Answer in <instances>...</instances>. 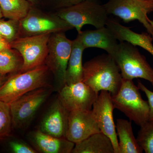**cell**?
I'll return each mask as SVG.
<instances>
[{
    "label": "cell",
    "mask_w": 153,
    "mask_h": 153,
    "mask_svg": "<svg viewBox=\"0 0 153 153\" xmlns=\"http://www.w3.org/2000/svg\"><path fill=\"white\" fill-rule=\"evenodd\" d=\"M2 17H3L2 13L0 7V19H1Z\"/></svg>",
    "instance_id": "33"
},
{
    "label": "cell",
    "mask_w": 153,
    "mask_h": 153,
    "mask_svg": "<svg viewBox=\"0 0 153 153\" xmlns=\"http://www.w3.org/2000/svg\"><path fill=\"white\" fill-rule=\"evenodd\" d=\"M103 6L108 14L119 17L125 23L138 20L149 34L151 26L148 15L153 12L151 0H108Z\"/></svg>",
    "instance_id": "9"
},
{
    "label": "cell",
    "mask_w": 153,
    "mask_h": 153,
    "mask_svg": "<svg viewBox=\"0 0 153 153\" xmlns=\"http://www.w3.org/2000/svg\"><path fill=\"white\" fill-rule=\"evenodd\" d=\"M72 44V41L66 37L64 32L51 34L48 41V53L44 64L54 74L60 89L66 84V69Z\"/></svg>",
    "instance_id": "7"
},
{
    "label": "cell",
    "mask_w": 153,
    "mask_h": 153,
    "mask_svg": "<svg viewBox=\"0 0 153 153\" xmlns=\"http://www.w3.org/2000/svg\"><path fill=\"white\" fill-rule=\"evenodd\" d=\"M100 92L91 110L100 131L110 139L114 153H118V140L113 118L115 108L111 94L107 91H101Z\"/></svg>",
    "instance_id": "12"
},
{
    "label": "cell",
    "mask_w": 153,
    "mask_h": 153,
    "mask_svg": "<svg viewBox=\"0 0 153 153\" xmlns=\"http://www.w3.org/2000/svg\"><path fill=\"white\" fill-rule=\"evenodd\" d=\"M116 129L119 137L118 153L143 152L134 135L131 121L118 119Z\"/></svg>",
    "instance_id": "18"
},
{
    "label": "cell",
    "mask_w": 153,
    "mask_h": 153,
    "mask_svg": "<svg viewBox=\"0 0 153 153\" xmlns=\"http://www.w3.org/2000/svg\"><path fill=\"white\" fill-rule=\"evenodd\" d=\"M5 41L4 40V38L2 37V36H1V35H0V41Z\"/></svg>",
    "instance_id": "34"
},
{
    "label": "cell",
    "mask_w": 153,
    "mask_h": 153,
    "mask_svg": "<svg viewBox=\"0 0 153 153\" xmlns=\"http://www.w3.org/2000/svg\"><path fill=\"white\" fill-rule=\"evenodd\" d=\"M23 63L22 56L18 51H14L12 48L0 52V74L4 75L19 71Z\"/></svg>",
    "instance_id": "21"
},
{
    "label": "cell",
    "mask_w": 153,
    "mask_h": 153,
    "mask_svg": "<svg viewBox=\"0 0 153 153\" xmlns=\"http://www.w3.org/2000/svg\"><path fill=\"white\" fill-rule=\"evenodd\" d=\"M13 127L10 105L0 100V140L10 136Z\"/></svg>",
    "instance_id": "23"
},
{
    "label": "cell",
    "mask_w": 153,
    "mask_h": 153,
    "mask_svg": "<svg viewBox=\"0 0 153 153\" xmlns=\"http://www.w3.org/2000/svg\"><path fill=\"white\" fill-rule=\"evenodd\" d=\"M71 153H115L110 139L101 132L75 144Z\"/></svg>",
    "instance_id": "17"
},
{
    "label": "cell",
    "mask_w": 153,
    "mask_h": 153,
    "mask_svg": "<svg viewBox=\"0 0 153 153\" xmlns=\"http://www.w3.org/2000/svg\"><path fill=\"white\" fill-rule=\"evenodd\" d=\"M27 1L31 3V4L32 5H33L34 4H36V3H37L38 0H27Z\"/></svg>",
    "instance_id": "31"
},
{
    "label": "cell",
    "mask_w": 153,
    "mask_h": 153,
    "mask_svg": "<svg viewBox=\"0 0 153 153\" xmlns=\"http://www.w3.org/2000/svg\"><path fill=\"white\" fill-rule=\"evenodd\" d=\"M32 5L27 0H0L3 17L20 21L25 18Z\"/></svg>",
    "instance_id": "20"
},
{
    "label": "cell",
    "mask_w": 153,
    "mask_h": 153,
    "mask_svg": "<svg viewBox=\"0 0 153 153\" xmlns=\"http://www.w3.org/2000/svg\"><path fill=\"white\" fill-rule=\"evenodd\" d=\"M77 38L84 49L95 47L103 49L110 54L117 46V39L107 27L95 30L82 31L78 34Z\"/></svg>",
    "instance_id": "15"
},
{
    "label": "cell",
    "mask_w": 153,
    "mask_h": 153,
    "mask_svg": "<svg viewBox=\"0 0 153 153\" xmlns=\"http://www.w3.org/2000/svg\"><path fill=\"white\" fill-rule=\"evenodd\" d=\"M0 35L10 44L20 37V22L17 20L4 21L0 19Z\"/></svg>",
    "instance_id": "24"
},
{
    "label": "cell",
    "mask_w": 153,
    "mask_h": 153,
    "mask_svg": "<svg viewBox=\"0 0 153 153\" xmlns=\"http://www.w3.org/2000/svg\"><path fill=\"white\" fill-rule=\"evenodd\" d=\"M33 139L37 149L45 153H71L75 146L66 138L52 136L41 130L34 133Z\"/></svg>",
    "instance_id": "16"
},
{
    "label": "cell",
    "mask_w": 153,
    "mask_h": 153,
    "mask_svg": "<svg viewBox=\"0 0 153 153\" xmlns=\"http://www.w3.org/2000/svg\"><path fill=\"white\" fill-rule=\"evenodd\" d=\"M51 35L49 33L19 37L10 44L11 48L18 51L23 59V65L19 72H25L44 64Z\"/></svg>",
    "instance_id": "8"
},
{
    "label": "cell",
    "mask_w": 153,
    "mask_h": 153,
    "mask_svg": "<svg viewBox=\"0 0 153 153\" xmlns=\"http://www.w3.org/2000/svg\"><path fill=\"white\" fill-rule=\"evenodd\" d=\"M92 110L69 112L66 138L76 144L100 132Z\"/></svg>",
    "instance_id": "13"
},
{
    "label": "cell",
    "mask_w": 153,
    "mask_h": 153,
    "mask_svg": "<svg viewBox=\"0 0 153 153\" xmlns=\"http://www.w3.org/2000/svg\"><path fill=\"white\" fill-rule=\"evenodd\" d=\"M151 1H153V0H151Z\"/></svg>",
    "instance_id": "35"
},
{
    "label": "cell",
    "mask_w": 153,
    "mask_h": 153,
    "mask_svg": "<svg viewBox=\"0 0 153 153\" xmlns=\"http://www.w3.org/2000/svg\"><path fill=\"white\" fill-rule=\"evenodd\" d=\"M20 22V37L65 32L74 29L56 13L49 14L31 6Z\"/></svg>",
    "instance_id": "6"
},
{
    "label": "cell",
    "mask_w": 153,
    "mask_h": 153,
    "mask_svg": "<svg viewBox=\"0 0 153 153\" xmlns=\"http://www.w3.org/2000/svg\"><path fill=\"white\" fill-rule=\"evenodd\" d=\"M10 48H11L10 43L5 41H0V52Z\"/></svg>",
    "instance_id": "28"
},
{
    "label": "cell",
    "mask_w": 153,
    "mask_h": 153,
    "mask_svg": "<svg viewBox=\"0 0 153 153\" xmlns=\"http://www.w3.org/2000/svg\"><path fill=\"white\" fill-rule=\"evenodd\" d=\"M11 151L15 153H36L37 151L33 148L19 142L12 141L9 143Z\"/></svg>",
    "instance_id": "25"
},
{
    "label": "cell",
    "mask_w": 153,
    "mask_h": 153,
    "mask_svg": "<svg viewBox=\"0 0 153 153\" xmlns=\"http://www.w3.org/2000/svg\"><path fill=\"white\" fill-rule=\"evenodd\" d=\"M85 49L77 37L72 41V49L66 69V84H70L82 81V57Z\"/></svg>",
    "instance_id": "19"
},
{
    "label": "cell",
    "mask_w": 153,
    "mask_h": 153,
    "mask_svg": "<svg viewBox=\"0 0 153 153\" xmlns=\"http://www.w3.org/2000/svg\"><path fill=\"white\" fill-rule=\"evenodd\" d=\"M149 22L151 26V31L150 35L152 36L153 41V21L149 19Z\"/></svg>",
    "instance_id": "30"
},
{
    "label": "cell",
    "mask_w": 153,
    "mask_h": 153,
    "mask_svg": "<svg viewBox=\"0 0 153 153\" xmlns=\"http://www.w3.org/2000/svg\"><path fill=\"white\" fill-rule=\"evenodd\" d=\"M109 55L118 66L123 79L141 78L153 86V68L136 46L125 41L120 42Z\"/></svg>",
    "instance_id": "2"
},
{
    "label": "cell",
    "mask_w": 153,
    "mask_h": 153,
    "mask_svg": "<svg viewBox=\"0 0 153 153\" xmlns=\"http://www.w3.org/2000/svg\"><path fill=\"white\" fill-rule=\"evenodd\" d=\"M99 93L82 81L66 84L59 91L58 98L69 112L78 110H91Z\"/></svg>",
    "instance_id": "11"
},
{
    "label": "cell",
    "mask_w": 153,
    "mask_h": 153,
    "mask_svg": "<svg viewBox=\"0 0 153 153\" xmlns=\"http://www.w3.org/2000/svg\"><path fill=\"white\" fill-rule=\"evenodd\" d=\"M69 114L58 97L44 117L40 130L52 136L66 138Z\"/></svg>",
    "instance_id": "14"
},
{
    "label": "cell",
    "mask_w": 153,
    "mask_h": 153,
    "mask_svg": "<svg viewBox=\"0 0 153 153\" xmlns=\"http://www.w3.org/2000/svg\"><path fill=\"white\" fill-rule=\"evenodd\" d=\"M2 74H0V87L1 86L3 83V78Z\"/></svg>",
    "instance_id": "32"
},
{
    "label": "cell",
    "mask_w": 153,
    "mask_h": 153,
    "mask_svg": "<svg viewBox=\"0 0 153 153\" xmlns=\"http://www.w3.org/2000/svg\"><path fill=\"white\" fill-rule=\"evenodd\" d=\"M123 79L117 64L108 53L97 55L83 65L82 81L97 93L107 91L111 95H115Z\"/></svg>",
    "instance_id": "1"
},
{
    "label": "cell",
    "mask_w": 153,
    "mask_h": 153,
    "mask_svg": "<svg viewBox=\"0 0 153 153\" xmlns=\"http://www.w3.org/2000/svg\"><path fill=\"white\" fill-rule=\"evenodd\" d=\"M140 127L137 142L145 153H153V123L148 121Z\"/></svg>",
    "instance_id": "22"
},
{
    "label": "cell",
    "mask_w": 153,
    "mask_h": 153,
    "mask_svg": "<svg viewBox=\"0 0 153 153\" xmlns=\"http://www.w3.org/2000/svg\"><path fill=\"white\" fill-rule=\"evenodd\" d=\"M55 13L75 28L78 34L82 32L84 25H92L97 29L105 27L108 19L104 6L95 0H84L59 9Z\"/></svg>",
    "instance_id": "5"
},
{
    "label": "cell",
    "mask_w": 153,
    "mask_h": 153,
    "mask_svg": "<svg viewBox=\"0 0 153 153\" xmlns=\"http://www.w3.org/2000/svg\"><path fill=\"white\" fill-rule=\"evenodd\" d=\"M51 93L48 85L30 91L10 104L13 127L26 125Z\"/></svg>",
    "instance_id": "10"
},
{
    "label": "cell",
    "mask_w": 153,
    "mask_h": 153,
    "mask_svg": "<svg viewBox=\"0 0 153 153\" xmlns=\"http://www.w3.org/2000/svg\"><path fill=\"white\" fill-rule=\"evenodd\" d=\"M49 71L44 64L14 74L0 87V100L10 104L30 91L47 86Z\"/></svg>",
    "instance_id": "3"
},
{
    "label": "cell",
    "mask_w": 153,
    "mask_h": 153,
    "mask_svg": "<svg viewBox=\"0 0 153 153\" xmlns=\"http://www.w3.org/2000/svg\"><path fill=\"white\" fill-rule=\"evenodd\" d=\"M140 90L132 80L123 79L119 90L111 95V99L115 108L141 126L149 121V106L148 101L143 99Z\"/></svg>",
    "instance_id": "4"
},
{
    "label": "cell",
    "mask_w": 153,
    "mask_h": 153,
    "mask_svg": "<svg viewBox=\"0 0 153 153\" xmlns=\"http://www.w3.org/2000/svg\"><path fill=\"white\" fill-rule=\"evenodd\" d=\"M137 86L140 90L145 93L148 99L149 106V121L153 123V92L145 86L141 81L138 82Z\"/></svg>",
    "instance_id": "26"
},
{
    "label": "cell",
    "mask_w": 153,
    "mask_h": 153,
    "mask_svg": "<svg viewBox=\"0 0 153 153\" xmlns=\"http://www.w3.org/2000/svg\"><path fill=\"white\" fill-rule=\"evenodd\" d=\"M144 49L150 53L153 56V44L152 41L149 42L147 44L145 47Z\"/></svg>",
    "instance_id": "29"
},
{
    "label": "cell",
    "mask_w": 153,
    "mask_h": 153,
    "mask_svg": "<svg viewBox=\"0 0 153 153\" xmlns=\"http://www.w3.org/2000/svg\"><path fill=\"white\" fill-rule=\"evenodd\" d=\"M59 9L64 8L76 4L84 0H53Z\"/></svg>",
    "instance_id": "27"
}]
</instances>
